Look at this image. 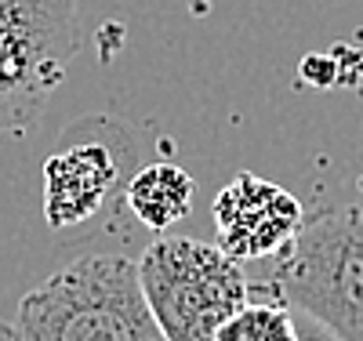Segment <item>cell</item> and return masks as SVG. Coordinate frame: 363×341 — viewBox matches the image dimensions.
Here are the masks:
<instances>
[{
  "instance_id": "cell-1",
  "label": "cell",
  "mask_w": 363,
  "mask_h": 341,
  "mask_svg": "<svg viewBox=\"0 0 363 341\" xmlns=\"http://www.w3.org/2000/svg\"><path fill=\"white\" fill-rule=\"evenodd\" d=\"M18 341H167L120 255H84L40 280L18 305Z\"/></svg>"
},
{
  "instance_id": "cell-2",
  "label": "cell",
  "mask_w": 363,
  "mask_h": 341,
  "mask_svg": "<svg viewBox=\"0 0 363 341\" xmlns=\"http://www.w3.org/2000/svg\"><path fill=\"white\" fill-rule=\"evenodd\" d=\"M262 291L338 341H363V203L306 214L298 236L265 258Z\"/></svg>"
},
{
  "instance_id": "cell-3",
  "label": "cell",
  "mask_w": 363,
  "mask_h": 341,
  "mask_svg": "<svg viewBox=\"0 0 363 341\" xmlns=\"http://www.w3.org/2000/svg\"><path fill=\"white\" fill-rule=\"evenodd\" d=\"M138 280L167 341H215L218 327L251 301L244 265L193 236L153 240L138 258Z\"/></svg>"
},
{
  "instance_id": "cell-4",
  "label": "cell",
  "mask_w": 363,
  "mask_h": 341,
  "mask_svg": "<svg viewBox=\"0 0 363 341\" xmlns=\"http://www.w3.org/2000/svg\"><path fill=\"white\" fill-rule=\"evenodd\" d=\"M84 47L77 0H0V135L33 123Z\"/></svg>"
},
{
  "instance_id": "cell-5",
  "label": "cell",
  "mask_w": 363,
  "mask_h": 341,
  "mask_svg": "<svg viewBox=\"0 0 363 341\" xmlns=\"http://www.w3.org/2000/svg\"><path fill=\"white\" fill-rule=\"evenodd\" d=\"M135 131L113 116L73 120L44 160V218L69 233L102 214L124 196L135 174Z\"/></svg>"
},
{
  "instance_id": "cell-6",
  "label": "cell",
  "mask_w": 363,
  "mask_h": 341,
  "mask_svg": "<svg viewBox=\"0 0 363 341\" xmlns=\"http://www.w3.org/2000/svg\"><path fill=\"white\" fill-rule=\"evenodd\" d=\"M211 218H215L218 247L244 265L280 255L306 222V207L284 185L244 171L225 181V189L215 196Z\"/></svg>"
},
{
  "instance_id": "cell-7",
  "label": "cell",
  "mask_w": 363,
  "mask_h": 341,
  "mask_svg": "<svg viewBox=\"0 0 363 341\" xmlns=\"http://www.w3.org/2000/svg\"><path fill=\"white\" fill-rule=\"evenodd\" d=\"M196 181L186 167L171 160H157L138 167L124 185V203L149 233H167L193 211Z\"/></svg>"
},
{
  "instance_id": "cell-8",
  "label": "cell",
  "mask_w": 363,
  "mask_h": 341,
  "mask_svg": "<svg viewBox=\"0 0 363 341\" xmlns=\"http://www.w3.org/2000/svg\"><path fill=\"white\" fill-rule=\"evenodd\" d=\"M215 341H301L284 301H247L218 327Z\"/></svg>"
},
{
  "instance_id": "cell-9",
  "label": "cell",
  "mask_w": 363,
  "mask_h": 341,
  "mask_svg": "<svg viewBox=\"0 0 363 341\" xmlns=\"http://www.w3.org/2000/svg\"><path fill=\"white\" fill-rule=\"evenodd\" d=\"M0 341H18V334H15V323H4V320H0Z\"/></svg>"
},
{
  "instance_id": "cell-10",
  "label": "cell",
  "mask_w": 363,
  "mask_h": 341,
  "mask_svg": "<svg viewBox=\"0 0 363 341\" xmlns=\"http://www.w3.org/2000/svg\"><path fill=\"white\" fill-rule=\"evenodd\" d=\"M301 341H320V337H301Z\"/></svg>"
}]
</instances>
